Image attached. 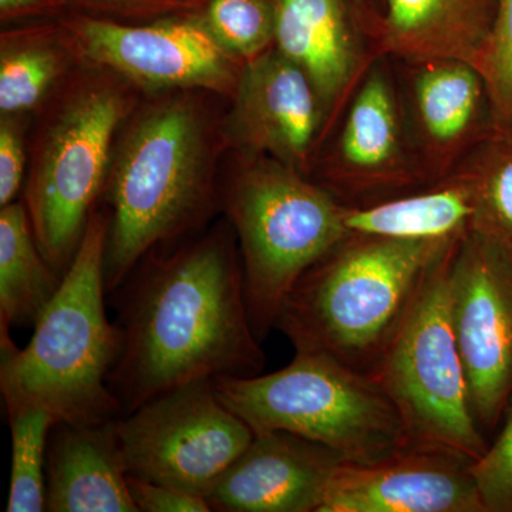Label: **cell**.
<instances>
[{
  "label": "cell",
  "mask_w": 512,
  "mask_h": 512,
  "mask_svg": "<svg viewBox=\"0 0 512 512\" xmlns=\"http://www.w3.org/2000/svg\"><path fill=\"white\" fill-rule=\"evenodd\" d=\"M137 266L114 291L121 352L109 383L123 414L185 384L262 370L244 271L225 232Z\"/></svg>",
  "instance_id": "6da1fadb"
},
{
  "label": "cell",
  "mask_w": 512,
  "mask_h": 512,
  "mask_svg": "<svg viewBox=\"0 0 512 512\" xmlns=\"http://www.w3.org/2000/svg\"><path fill=\"white\" fill-rule=\"evenodd\" d=\"M110 217L93 211L62 285L37 320L25 349L0 326V389L6 409L45 410L55 423L89 426L119 419L123 410L109 377L121 332L106 313Z\"/></svg>",
  "instance_id": "7a4b0ae2"
},
{
  "label": "cell",
  "mask_w": 512,
  "mask_h": 512,
  "mask_svg": "<svg viewBox=\"0 0 512 512\" xmlns=\"http://www.w3.org/2000/svg\"><path fill=\"white\" fill-rule=\"evenodd\" d=\"M460 238L402 241L348 234L296 282L275 329L295 350L325 353L366 373L423 276Z\"/></svg>",
  "instance_id": "3957f363"
},
{
  "label": "cell",
  "mask_w": 512,
  "mask_h": 512,
  "mask_svg": "<svg viewBox=\"0 0 512 512\" xmlns=\"http://www.w3.org/2000/svg\"><path fill=\"white\" fill-rule=\"evenodd\" d=\"M207 128L200 111L168 100L134 123L114 164L104 278L117 288L158 245L197 225L212 204Z\"/></svg>",
  "instance_id": "277c9868"
},
{
  "label": "cell",
  "mask_w": 512,
  "mask_h": 512,
  "mask_svg": "<svg viewBox=\"0 0 512 512\" xmlns=\"http://www.w3.org/2000/svg\"><path fill=\"white\" fill-rule=\"evenodd\" d=\"M212 386L254 434L288 431L346 463L372 464L412 447L386 393L366 373L325 353L296 350L278 372L217 377Z\"/></svg>",
  "instance_id": "5b68a950"
},
{
  "label": "cell",
  "mask_w": 512,
  "mask_h": 512,
  "mask_svg": "<svg viewBox=\"0 0 512 512\" xmlns=\"http://www.w3.org/2000/svg\"><path fill=\"white\" fill-rule=\"evenodd\" d=\"M457 241L423 276L366 375L392 400L410 446L450 451L474 463L490 443L474 416L451 320L450 266Z\"/></svg>",
  "instance_id": "8992f818"
},
{
  "label": "cell",
  "mask_w": 512,
  "mask_h": 512,
  "mask_svg": "<svg viewBox=\"0 0 512 512\" xmlns=\"http://www.w3.org/2000/svg\"><path fill=\"white\" fill-rule=\"evenodd\" d=\"M224 205L241 244L249 320L262 342L296 282L348 235L346 204L272 160L239 171Z\"/></svg>",
  "instance_id": "52a82bcc"
},
{
  "label": "cell",
  "mask_w": 512,
  "mask_h": 512,
  "mask_svg": "<svg viewBox=\"0 0 512 512\" xmlns=\"http://www.w3.org/2000/svg\"><path fill=\"white\" fill-rule=\"evenodd\" d=\"M130 101L116 84L92 82L56 111L37 150L26 210L46 261L63 276L110 174L111 144Z\"/></svg>",
  "instance_id": "ba28073f"
},
{
  "label": "cell",
  "mask_w": 512,
  "mask_h": 512,
  "mask_svg": "<svg viewBox=\"0 0 512 512\" xmlns=\"http://www.w3.org/2000/svg\"><path fill=\"white\" fill-rule=\"evenodd\" d=\"M127 474L207 498L247 450L254 431L198 380L161 394L117 420Z\"/></svg>",
  "instance_id": "9c48e42d"
},
{
  "label": "cell",
  "mask_w": 512,
  "mask_h": 512,
  "mask_svg": "<svg viewBox=\"0 0 512 512\" xmlns=\"http://www.w3.org/2000/svg\"><path fill=\"white\" fill-rule=\"evenodd\" d=\"M450 309L474 416L490 433L512 403V251L474 229L458 239Z\"/></svg>",
  "instance_id": "30bf717a"
},
{
  "label": "cell",
  "mask_w": 512,
  "mask_h": 512,
  "mask_svg": "<svg viewBox=\"0 0 512 512\" xmlns=\"http://www.w3.org/2000/svg\"><path fill=\"white\" fill-rule=\"evenodd\" d=\"M77 56L141 89H202L234 94L244 63L229 55L191 16L123 25L100 16L64 19Z\"/></svg>",
  "instance_id": "8fae6325"
},
{
  "label": "cell",
  "mask_w": 512,
  "mask_h": 512,
  "mask_svg": "<svg viewBox=\"0 0 512 512\" xmlns=\"http://www.w3.org/2000/svg\"><path fill=\"white\" fill-rule=\"evenodd\" d=\"M473 461L409 447L372 464L342 463L318 512H487Z\"/></svg>",
  "instance_id": "7c38bea8"
},
{
  "label": "cell",
  "mask_w": 512,
  "mask_h": 512,
  "mask_svg": "<svg viewBox=\"0 0 512 512\" xmlns=\"http://www.w3.org/2000/svg\"><path fill=\"white\" fill-rule=\"evenodd\" d=\"M326 123L311 79L275 46L244 64L228 123L239 146L302 173Z\"/></svg>",
  "instance_id": "4fadbf2b"
},
{
  "label": "cell",
  "mask_w": 512,
  "mask_h": 512,
  "mask_svg": "<svg viewBox=\"0 0 512 512\" xmlns=\"http://www.w3.org/2000/svg\"><path fill=\"white\" fill-rule=\"evenodd\" d=\"M272 2L275 49L311 79L329 121L383 56L382 30L367 28L352 0Z\"/></svg>",
  "instance_id": "5bb4252c"
},
{
  "label": "cell",
  "mask_w": 512,
  "mask_h": 512,
  "mask_svg": "<svg viewBox=\"0 0 512 512\" xmlns=\"http://www.w3.org/2000/svg\"><path fill=\"white\" fill-rule=\"evenodd\" d=\"M342 457L288 431L255 434L207 495L212 511L318 512Z\"/></svg>",
  "instance_id": "9a60e30c"
},
{
  "label": "cell",
  "mask_w": 512,
  "mask_h": 512,
  "mask_svg": "<svg viewBox=\"0 0 512 512\" xmlns=\"http://www.w3.org/2000/svg\"><path fill=\"white\" fill-rule=\"evenodd\" d=\"M328 177L353 198L427 183L407 147L393 84L380 66H372L357 87Z\"/></svg>",
  "instance_id": "2e32d148"
},
{
  "label": "cell",
  "mask_w": 512,
  "mask_h": 512,
  "mask_svg": "<svg viewBox=\"0 0 512 512\" xmlns=\"http://www.w3.org/2000/svg\"><path fill=\"white\" fill-rule=\"evenodd\" d=\"M416 158L427 183L446 180L493 126L483 77L473 64H412Z\"/></svg>",
  "instance_id": "e0dca14e"
},
{
  "label": "cell",
  "mask_w": 512,
  "mask_h": 512,
  "mask_svg": "<svg viewBox=\"0 0 512 512\" xmlns=\"http://www.w3.org/2000/svg\"><path fill=\"white\" fill-rule=\"evenodd\" d=\"M117 420L53 426L46 454V511L138 512Z\"/></svg>",
  "instance_id": "ac0fdd59"
},
{
  "label": "cell",
  "mask_w": 512,
  "mask_h": 512,
  "mask_svg": "<svg viewBox=\"0 0 512 512\" xmlns=\"http://www.w3.org/2000/svg\"><path fill=\"white\" fill-rule=\"evenodd\" d=\"M382 55L413 64L460 60L477 69L498 0H386Z\"/></svg>",
  "instance_id": "d6986e66"
},
{
  "label": "cell",
  "mask_w": 512,
  "mask_h": 512,
  "mask_svg": "<svg viewBox=\"0 0 512 512\" xmlns=\"http://www.w3.org/2000/svg\"><path fill=\"white\" fill-rule=\"evenodd\" d=\"M473 220V192L456 174L414 194L346 204L343 215L348 234L402 241L460 238L470 231Z\"/></svg>",
  "instance_id": "ffe728a7"
},
{
  "label": "cell",
  "mask_w": 512,
  "mask_h": 512,
  "mask_svg": "<svg viewBox=\"0 0 512 512\" xmlns=\"http://www.w3.org/2000/svg\"><path fill=\"white\" fill-rule=\"evenodd\" d=\"M63 276L37 247L26 205L0 211V326H35L62 285Z\"/></svg>",
  "instance_id": "44dd1931"
},
{
  "label": "cell",
  "mask_w": 512,
  "mask_h": 512,
  "mask_svg": "<svg viewBox=\"0 0 512 512\" xmlns=\"http://www.w3.org/2000/svg\"><path fill=\"white\" fill-rule=\"evenodd\" d=\"M63 29V28H62ZM66 32L50 28L3 33L0 53V111L3 117L36 109L66 67Z\"/></svg>",
  "instance_id": "7402d4cb"
},
{
  "label": "cell",
  "mask_w": 512,
  "mask_h": 512,
  "mask_svg": "<svg viewBox=\"0 0 512 512\" xmlns=\"http://www.w3.org/2000/svg\"><path fill=\"white\" fill-rule=\"evenodd\" d=\"M453 174L473 192L470 229L512 251V127L491 126Z\"/></svg>",
  "instance_id": "603a6c76"
},
{
  "label": "cell",
  "mask_w": 512,
  "mask_h": 512,
  "mask_svg": "<svg viewBox=\"0 0 512 512\" xmlns=\"http://www.w3.org/2000/svg\"><path fill=\"white\" fill-rule=\"evenodd\" d=\"M12 433L9 512L46 511V454L55 420L45 410L6 409Z\"/></svg>",
  "instance_id": "cb8c5ba5"
},
{
  "label": "cell",
  "mask_w": 512,
  "mask_h": 512,
  "mask_svg": "<svg viewBox=\"0 0 512 512\" xmlns=\"http://www.w3.org/2000/svg\"><path fill=\"white\" fill-rule=\"evenodd\" d=\"M198 9L195 18L239 62H251L274 47L272 0H207Z\"/></svg>",
  "instance_id": "d4e9b609"
},
{
  "label": "cell",
  "mask_w": 512,
  "mask_h": 512,
  "mask_svg": "<svg viewBox=\"0 0 512 512\" xmlns=\"http://www.w3.org/2000/svg\"><path fill=\"white\" fill-rule=\"evenodd\" d=\"M477 70L487 89L493 126L512 127V0H498Z\"/></svg>",
  "instance_id": "484cf974"
},
{
  "label": "cell",
  "mask_w": 512,
  "mask_h": 512,
  "mask_svg": "<svg viewBox=\"0 0 512 512\" xmlns=\"http://www.w3.org/2000/svg\"><path fill=\"white\" fill-rule=\"evenodd\" d=\"M487 512H512V403L501 429L480 460L471 464Z\"/></svg>",
  "instance_id": "4316f807"
},
{
  "label": "cell",
  "mask_w": 512,
  "mask_h": 512,
  "mask_svg": "<svg viewBox=\"0 0 512 512\" xmlns=\"http://www.w3.org/2000/svg\"><path fill=\"white\" fill-rule=\"evenodd\" d=\"M128 488L137 510L141 512H208L212 511L202 495L187 493L168 485L148 483L128 476Z\"/></svg>",
  "instance_id": "83f0119b"
},
{
  "label": "cell",
  "mask_w": 512,
  "mask_h": 512,
  "mask_svg": "<svg viewBox=\"0 0 512 512\" xmlns=\"http://www.w3.org/2000/svg\"><path fill=\"white\" fill-rule=\"evenodd\" d=\"M18 116L2 117L0 124V205L15 202L25 178V147Z\"/></svg>",
  "instance_id": "f1b7e54d"
},
{
  "label": "cell",
  "mask_w": 512,
  "mask_h": 512,
  "mask_svg": "<svg viewBox=\"0 0 512 512\" xmlns=\"http://www.w3.org/2000/svg\"><path fill=\"white\" fill-rule=\"evenodd\" d=\"M66 3L106 16L150 18V16L190 13L200 8L201 0H64Z\"/></svg>",
  "instance_id": "f546056e"
},
{
  "label": "cell",
  "mask_w": 512,
  "mask_h": 512,
  "mask_svg": "<svg viewBox=\"0 0 512 512\" xmlns=\"http://www.w3.org/2000/svg\"><path fill=\"white\" fill-rule=\"evenodd\" d=\"M64 5V0H0V15L2 20L52 15Z\"/></svg>",
  "instance_id": "4dcf8cb0"
}]
</instances>
